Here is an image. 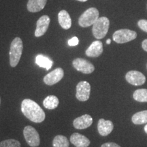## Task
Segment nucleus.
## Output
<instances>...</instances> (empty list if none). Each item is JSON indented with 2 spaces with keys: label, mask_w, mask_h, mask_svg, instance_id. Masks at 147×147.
I'll use <instances>...</instances> for the list:
<instances>
[{
  "label": "nucleus",
  "mask_w": 147,
  "mask_h": 147,
  "mask_svg": "<svg viewBox=\"0 0 147 147\" xmlns=\"http://www.w3.org/2000/svg\"><path fill=\"white\" fill-rule=\"evenodd\" d=\"M21 112L26 118L36 123L43 122L46 118L45 111L34 100L25 99L21 103Z\"/></svg>",
  "instance_id": "f257e3e1"
},
{
  "label": "nucleus",
  "mask_w": 147,
  "mask_h": 147,
  "mask_svg": "<svg viewBox=\"0 0 147 147\" xmlns=\"http://www.w3.org/2000/svg\"><path fill=\"white\" fill-rule=\"evenodd\" d=\"M23 45L22 40L20 38H15L12 40L10 49V64L11 67H15L19 63L22 53H23Z\"/></svg>",
  "instance_id": "f03ea898"
},
{
  "label": "nucleus",
  "mask_w": 147,
  "mask_h": 147,
  "mask_svg": "<svg viewBox=\"0 0 147 147\" xmlns=\"http://www.w3.org/2000/svg\"><path fill=\"white\" fill-rule=\"evenodd\" d=\"M109 26L110 21L107 17H100L93 25L92 32L93 36L98 40L104 38L107 34Z\"/></svg>",
  "instance_id": "7ed1b4c3"
},
{
  "label": "nucleus",
  "mask_w": 147,
  "mask_h": 147,
  "mask_svg": "<svg viewBox=\"0 0 147 147\" xmlns=\"http://www.w3.org/2000/svg\"><path fill=\"white\" fill-rule=\"evenodd\" d=\"M99 11L95 8L87 9L81 14L78 19V24L82 27H88L93 25L99 18Z\"/></svg>",
  "instance_id": "20e7f679"
},
{
  "label": "nucleus",
  "mask_w": 147,
  "mask_h": 147,
  "mask_svg": "<svg viewBox=\"0 0 147 147\" xmlns=\"http://www.w3.org/2000/svg\"><path fill=\"white\" fill-rule=\"evenodd\" d=\"M137 37L136 32L127 29H122L116 31L113 34V40L116 43L124 44L135 40Z\"/></svg>",
  "instance_id": "39448f33"
},
{
  "label": "nucleus",
  "mask_w": 147,
  "mask_h": 147,
  "mask_svg": "<svg viewBox=\"0 0 147 147\" xmlns=\"http://www.w3.org/2000/svg\"><path fill=\"white\" fill-rule=\"evenodd\" d=\"M23 136L29 146L38 147L40 145V135L34 127L30 125L25 127L23 129Z\"/></svg>",
  "instance_id": "423d86ee"
},
{
  "label": "nucleus",
  "mask_w": 147,
  "mask_h": 147,
  "mask_svg": "<svg viewBox=\"0 0 147 147\" xmlns=\"http://www.w3.org/2000/svg\"><path fill=\"white\" fill-rule=\"evenodd\" d=\"M72 65L77 71L85 74H91L95 70L94 65L91 62L82 58H76L74 59Z\"/></svg>",
  "instance_id": "0eeeda50"
},
{
  "label": "nucleus",
  "mask_w": 147,
  "mask_h": 147,
  "mask_svg": "<svg viewBox=\"0 0 147 147\" xmlns=\"http://www.w3.org/2000/svg\"><path fill=\"white\" fill-rule=\"evenodd\" d=\"M91 85L87 81H80L76 85V97L80 102H86L89 99Z\"/></svg>",
  "instance_id": "6e6552de"
},
{
  "label": "nucleus",
  "mask_w": 147,
  "mask_h": 147,
  "mask_svg": "<svg viewBox=\"0 0 147 147\" xmlns=\"http://www.w3.org/2000/svg\"><path fill=\"white\" fill-rule=\"evenodd\" d=\"M64 71L63 69L61 67L56 68L51 72L47 74L46 76L44 77V82L46 84L49 86H52L53 84L57 83L63 78Z\"/></svg>",
  "instance_id": "1a4fd4ad"
},
{
  "label": "nucleus",
  "mask_w": 147,
  "mask_h": 147,
  "mask_svg": "<svg viewBox=\"0 0 147 147\" xmlns=\"http://www.w3.org/2000/svg\"><path fill=\"white\" fill-rule=\"evenodd\" d=\"M125 79L129 83L134 86H140L146 82V77L140 71L131 70L125 75Z\"/></svg>",
  "instance_id": "9d476101"
},
{
  "label": "nucleus",
  "mask_w": 147,
  "mask_h": 147,
  "mask_svg": "<svg viewBox=\"0 0 147 147\" xmlns=\"http://www.w3.org/2000/svg\"><path fill=\"white\" fill-rule=\"evenodd\" d=\"M50 22V18L47 15L42 16L38 19V21H37L36 29V32H35V36L36 38H39L40 36H42L47 32V29L49 28Z\"/></svg>",
  "instance_id": "9b49d317"
},
{
  "label": "nucleus",
  "mask_w": 147,
  "mask_h": 147,
  "mask_svg": "<svg viewBox=\"0 0 147 147\" xmlns=\"http://www.w3.org/2000/svg\"><path fill=\"white\" fill-rule=\"evenodd\" d=\"M93 123V119L89 115H84L73 121V126L77 129H84Z\"/></svg>",
  "instance_id": "f8f14e48"
},
{
  "label": "nucleus",
  "mask_w": 147,
  "mask_h": 147,
  "mask_svg": "<svg viewBox=\"0 0 147 147\" xmlns=\"http://www.w3.org/2000/svg\"><path fill=\"white\" fill-rule=\"evenodd\" d=\"M114 129L113 123L111 121L100 119L97 123V130L102 136H107L113 131Z\"/></svg>",
  "instance_id": "ddd939ff"
},
{
  "label": "nucleus",
  "mask_w": 147,
  "mask_h": 147,
  "mask_svg": "<svg viewBox=\"0 0 147 147\" xmlns=\"http://www.w3.org/2000/svg\"><path fill=\"white\" fill-rule=\"evenodd\" d=\"M103 53V44L100 40L94 41L86 50L85 54L89 57H97Z\"/></svg>",
  "instance_id": "4468645a"
},
{
  "label": "nucleus",
  "mask_w": 147,
  "mask_h": 147,
  "mask_svg": "<svg viewBox=\"0 0 147 147\" xmlns=\"http://www.w3.org/2000/svg\"><path fill=\"white\" fill-rule=\"evenodd\" d=\"M69 140L76 147H88L91 144V142L87 137L79 133L71 134Z\"/></svg>",
  "instance_id": "2eb2a0df"
},
{
  "label": "nucleus",
  "mask_w": 147,
  "mask_h": 147,
  "mask_svg": "<svg viewBox=\"0 0 147 147\" xmlns=\"http://www.w3.org/2000/svg\"><path fill=\"white\" fill-rule=\"evenodd\" d=\"M58 21L61 27L64 29H69L71 26V19L68 12L65 10H61L58 14Z\"/></svg>",
  "instance_id": "dca6fc26"
},
{
  "label": "nucleus",
  "mask_w": 147,
  "mask_h": 147,
  "mask_svg": "<svg viewBox=\"0 0 147 147\" xmlns=\"http://www.w3.org/2000/svg\"><path fill=\"white\" fill-rule=\"evenodd\" d=\"M47 0H29L27 8L29 12H38L43 10L47 4Z\"/></svg>",
  "instance_id": "f3484780"
},
{
  "label": "nucleus",
  "mask_w": 147,
  "mask_h": 147,
  "mask_svg": "<svg viewBox=\"0 0 147 147\" xmlns=\"http://www.w3.org/2000/svg\"><path fill=\"white\" fill-rule=\"evenodd\" d=\"M36 63L40 67L45 68L47 70H49L52 67L53 61L45 55H38L36 57Z\"/></svg>",
  "instance_id": "a211bd4d"
},
{
  "label": "nucleus",
  "mask_w": 147,
  "mask_h": 147,
  "mask_svg": "<svg viewBox=\"0 0 147 147\" xmlns=\"http://www.w3.org/2000/svg\"><path fill=\"white\" fill-rule=\"evenodd\" d=\"M59 101L55 95H49L43 101L44 107L49 110H54L58 107Z\"/></svg>",
  "instance_id": "6ab92c4d"
},
{
  "label": "nucleus",
  "mask_w": 147,
  "mask_h": 147,
  "mask_svg": "<svg viewBox=\"0 0 147 147\" xmlns=\"http://www.w3.org/2000/svg\"><path fill=\"white\" fill-rule=\"evenodd\" d=\"M131 121L135 125L147 123V110L138 112L132 116Z\"/></svg>",
  "instance_id": "aec40b11"
},
{
  "label": "nucleus",
  "mask_w": 147,
  "mask_h": 147,
  "mask_svg": "<svg viewBox=\"0 0 147 147\" xmlns=\"http://www.w3.org/2000/svg\"><path fill=\"white\" fill-rule=\"evenodd\" d=\"M53 147H69V142L67 137L63 135H57L53 140Z\"/></svg>",
  "instance_id": "412c9836"
},
{
  "label": "nucleus",
  "mask_w": 147,
  "mask_h": 147,
  "mask_svg": "<svg viewBox=\"0 0 147 147\" xmlns=\"http://www.w3.org/2000/svg\"><path fill=\"white\" fill-rule=\"evenodd\" d=\"M133 97L136 101L139 102H147V89H140L134 91Z\"/></svg>",
  "instance_id": "4be33fe9"
},
{
  "label": "nucleus",
  "mask_w": 147,
  "mask_h": 147,
  "mask_svg": "<svg viewBox=\"0 0 147 147\" xmlns=\"http://www.w3.org/2000/svg\"><path fill=\"white\" fill-rule=\"evenodd\" d=\"M0 147H21L19 141L14 139L5 140L0 142Z\"/></svg>",
  "instance_id": "5701e85b"
},
{
  "label": "nucleus",
  "mask_w": 147,
  "mask_h": 147,
  "mask_svg": "<svg viewBox=\"0 0 147 147\" xmlns=\"http://www.w3.org/2000/svg\"><path fill=\"white\" fill-rule=\"evenodd\" d=\"M138 25L142 31L147 32V20H140L138 23Z\"/></svg>",
  "instance_id": "b1692460"
},
{
  "label": "nucleus",
  "mask_w": 147,
  "mask_h": 147,
  "mask_svg": "<svg viewBox=\"0 0 147 147\" xmlns=\"http://www.w3.org/2000/svg\"><path fill=\"white\" fill-rule=\"evenodd\" d=\"M79 43V40L77 37H73L71 39L68 40V45L70 47H74V46H77Z\"/></svg>",
  "instance_id": "393cba45"
},
{
  "label": "nucleus",
  "mask_w": 147,
  "mask_h": 147,
  "mask_svg": "<svg viewBox=\"0 0 147 147\" xmlns=\"http://www.w3.org/2000/svg\"><path fill=\"white\" fill-rule=\"evenodd\" d=\"M101 147H121L119 145L115 142H106L103 144Z\"/></svg>",
  "instance_id": "a878e982"
},
{
  "label": "nucleus",
  "mask_w": 147,
  "mask_h": 147,
  "mask_svg": "<svg viewBox=\"0 0 147 147\" xmlns=\"http://www.w3.org/2000/svg\"><path fill=\"white\" fill-rule=\"evenodd\" d=\"M142 49H144V51H145L146 52H147V39L144 40V41L142 42Z\"/></svg>",
  "instance_id": "bb28decb"
},
{
  "label": "nucleus",
  "mask_w": 147,
  "mask_h": 147,
  "mask_svg": "<svg viewBox=\"0 0 147 147\" xmlns=\"http://www.w3.org/2000/svg\"><path fill=\"white\" fill-rule=\"evenodd\" d=\"M110 43H111V40L108 39L107 40H106V44H107V45H110Z\"/></svg>",
  "instance_id": "cd10ccee"
},
{
  "label": "nucleus",
  "mask_w": 147,
  "mask_h": 147,
  "mask_svg": "<svg viewBox=\"0 0 147 147\" xmlns=\"http://www.w3.org/2000/svg\"><path fill=\"white\" fill-rule=\"evenodd\" d=\"M144 131L146 132V134H147V124L144 126Z\"/></svg>",
  "instance_id": "c85d7f7f"
},
{
  "label": "nucleus",
  "mask_w": 147,
  "mask_h": 147,
  "mask_svg": "<svg viewBox=\"0 0 147 147\" xmlns=\"http://www.w3.org/2000/svg\"><path fill=\"white\" fill-rule=\"evenodd\" d=\"M78 1H82V2H85V1H87V0H78Z\"/></svg>",
  "instance_id": "c756f323"
},
{
  "label": "nucleus",
  "mask_w": 147,
  "mask_h": 147,
  "mask_svg": "<svg viewBox=\"0 0 147 147\" xmlns=\"http://www.w3.org/2000/svg\"><path fill=\"white\" fill-rule=\"evenodd\" d=\"M0 104H1V97H0Z\"/></svg>",
  "instance_id": "7c9ffc66"
}]
</instances>
